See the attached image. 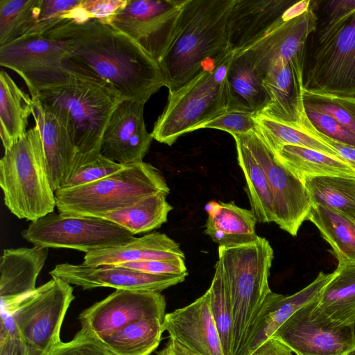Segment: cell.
<instances>
[{
    "instance_id": "681fc988",
    "label": "cell",
    "mask_w": 355,
    "mask_h": 355,
    "mask_svg": "<svg viewBox=\"0 0 355 355\" xmlns=\"http://www.w3.org/2000/svg\"><path fill=\"white\" fill-rule=\"evenodd\" d=\"M253 355H293L291 349L275 338L266 340Z\"/></svg>"
},
{
    "instance_id": "9c48e42d",
    "label": "cell",
    "mask_w": 355,
    "mask_h": 355,
    "mask_svg": "<svg viewBox=\"0 0 355 355\" xmlns=\"http://www.w3.org/2000/svg\"><path fill=\"white\" fill-rule=\"evenodd\" d=\"M304 89L355 96V11L322 37H309Z\"/></svg>"
},
{
    "instance_id": "7c38bea8",
    "label": "cell",
    "mask_w": 355,
    "mask_h": 355,
    "mask_svg": "<svg viewBox=\"0 0 355 355\" xmlns=\"http://www.w3.org/2000/svg\"><path fill=\"white\" fill-rule=\"evenodd\" d=\"M0 64L24 80L32 98L44 89L68 83L76 76L66 62L60 43L42 35L0 46Z\"/></svg>"
},
{
    "instance_id": "5b68a950",
    "label": "cell",
    "mask_w": 355,
    "mask_h": 355,
    "mask_svg": "<svg viewBox=\"0 0 355 355\" xmlns=\"http://www.w3.org/2000/svg\"><path fill=\"white\" fill-rule=\"evenodd\" d=\"M0 186L5 205L19 219L34 221L54 212L55 191L37 125L4 150L0 160Z\"/></svg>"
},
{
    "instance_id": "52a82bcc",
    "label": "cell",
    "mask_w": 355,
    "mask_h": 355,
    "mask_svg": "<svg viewBox=\"0 0 355 355\" xmlns=\"http://www.w3.org/2000/svg\"><path fill=\"white\" fill-rule=\"evenodd\" d=\"M160 192L170 193L164 177L156 167L141 162L90 184L58 189L55 197L60 214L99 217Z\"/></svg>"
},
{
    "instance_id": "816d5d0a",
    "label": "cell",
    "mask_w": 355,
    "mask_h": 355,
    "mask_svg": "<svg viewBox=\"0 0 355 355\" xmlns=\"http://www.w3.org/2000/svg\"><path fill=\"white\" fill-rule=\"evenodd\" d=\"M345 355H355V347H354L352 350H350Z\"/></svg>"
},
{
    "instance_id": "30bf717a",
    "label": "cell",
    "mask_w": 355,
    "mask_h": 355,
    "mask_svg": "<svg viewBox=\"0 0 355 355\" xmlns=\"http://www.w3.org/2000/svg\"><path fill=\"white\" fill-rule=\"evenodd\" d=\"M21 234L33 245L85 253L119 245L135 238L128 230L102 218L54 212L31 221Z\"/></svg>"
},
{
    "instance_id": "836d02e7",
    "label": "cell",
    "mask_w": 355,
    "mask_h": 355,
    "mask_svg": "<svg viewBox=\"0 0 355 355\" xmlns=\"http://www.w3.org/2000/svg\"><path fill=\"white\" fill-rule=\"evenodd\" d=\"M307 220L331 245L338 262L355 263V223L325 207L312 204Z\"/></svg>"
},
{
    "instance_id": "277c9868",
    "label": "cell",
    "mask_w": 355,
    "mask_h": 355,
    "mask_svg": "<svg viewBox=\"0 0 355 355\" xmlns=\"http://www.w3.org/2000/svg\"><path fill=\"white\" fill-rule=\"evenodd\" d=\"M232 311L233 336L231 355H248L257 326L272 293L268 278L274 258L269 241L218 247Z\"/></svg>"
},
{
    "instance_id": "d4e9b609",
    "label": "cell",
    "mask_w": 355,
    "mask_h": 355,
    "mask_svg": "<svg viewBox=\"0 0 355 355\" xmlns=\"http://www.w3.org/2000/svg\"><path fill=\"white\" fill-rule=\"evenodd\" d=\"M265 75L245 53H234L227 69V111L259 114L268 102Z\"/></svg>"
},
{
    "instance_id": "9a60e30c",
    "label": "cell",
    "mask_w": 355,
    "mask_h": 355,
    "mask_svg": "<svg viewBox=\"0 0 355 355\" xmlns=\"http://www.w3.org/2000/svg\"><path fill=\"white\" fill-rule=\"evenodd\" d=\"M166 300L159 292L117 289L79 315L81 328L97 338L144 318L163 321Z\"/></svg>"
},
{
    "instance_id": "7dc6e473",
    "label": "cell",
    "mask_w": 355,
    "mask_h": 355,
    "mask_svg": "<svg viewBox=\"0 0 355 355\" xmlns=\"http://www.w3.org/2000/svg\"><path fill=\"white\" fill-rule=\"evenodd\" d=\"M309 132L317 137L324 144L333 148L349 165L355 169V146L335 141L310 128Z\"/></svg>"
},
{
    "instance_id": "2e32d148",
    "label": "cell",
    "mask_w": 355,
    "mask_h": 355,
    "mask_svg": "<svg viewBox=\"0 0 355 355\" xmlns=\"http://www.w3.org/2000/svg\"><path fill=\"white\" fill-rule=\"evenodd\" d=\"M317 21L314 0L297 1L283 21L241 52L266 75L281 59L306 56L308 40L315 30Z\"/></svg>"
},
{
    "instance_id": "8fae6325",
    "label": "cell",
    "mask_w": 355,
    "mask_h": 355,
    "mask_svg": "<svg viewBox=\"0 0 355 355\" xmlns=\"http://www.w3.org/2000/svg\"><path fill=\"white\" fill-rule=\"evenodd\" d=\"M318 297L295 311L270 338L297 355H345L355 347L353 324L329 318L319 307Z\"/></svg>"
},
{
    "instance_id": "e575fe53",
    "label": "cell",
    "mask_w": 355,
    "mask_h": 355,
    "mask_svg": "<svg viewBox=\"0 0 355 355\" xmlns=\"http://www.w3.org/2000/svg\"><path fill=\"white\" fill-rule=\"evenodd\" d=\"M303 183L312 204L334 210L355 223V178L315 177Z\"/></svg>"
},
{
    "instance_id": "ffe728a7",
    "label": "cell",
    "mask_w": 355,
    "mask_h": 355,
    "mask_svg": "<svg viewBox=\"0 0 355 355\" xmlns=\"http://www.w3.org/2000/svg\"><path fill=\"white\" fill-rule=\"evenodd\" d=\"M169 338L191 355H224L207 291L191 304L165 315Z\"/></svg>"
},
{
    "instance_id": "7a4b0ae2",
    "label": "cell",
    "mask_w": 355,
    "mask_h": 355,
    "mask_svg": "<svg viewBox=\"0 0 355 355\" xmlns=\"http://www.w3.org/2000/svg\"><path fill=\"white\" fill-rule=\"evenodd\" d=\"M234 0H186L173 40L159 62L168 92L181 87L210 63L232 52L229 17Z\"/></svg>"
},
{
    "instance_id": "f5cc1de1",
    "label": "cell",
    "mask_w": 355,
    "mask_h": 355,
    "mask_svg": "<svg viewBox=\"0 0 355 355\" xmlns=\"http://www.w3.org/2000/svg\"><path fill=\"white\" fill-rule=\"evenodd\" d=\"M352 324H353V329H354V336H355V320Z\"/></svg>"
},
{
    "instance_id": "7402d4cb",
    "label": "cell",
    "mask_w": 355,
    "mask_h": 355,
    "mask_svg": "<svg viewBox=\"0 0 355 355\" xmlns=\"http://www.w3.org/2000/svg\"><path fill=\"white\" fill-rule=\"evenodd\" d=\"M48 254L49 248L35 245L3 250L0 259L1 307L15 304L36 288Z\"/></svg>"
},
{
    "instance_id": "60d3db41",
    "label": "cell",
    "mask_w": 355,
    "mask_h": 355,
    "mask_svg": "<svg viewBox=\"0 0 355 355\" xmlns=\"http://www.w3.org/2000/svg\"><path fill=\"white\" fill-rule=\"evenodd\" d=\"M128 3V0H80L67 15V20L78 23L98 19L109 24Z\"/></svg>"
},
{
    "instance_id": "4316f807",
    "label": "cell",
    "mask_w": 355,
    "mask_h": 355,
    "mask_svg": "<svg viewBox=\"0 0 355 355\" xmlns=\"http://www.w3.org/2000/svg\"><path fill=\"white\" fill-rule=\"evenodd\" d=\"M334 275V272L324 273L321 271L311 284L291 295L284 296L272 292L257 326L248 355H253L295 311L317 298Z\"/></svg>"
},
{
    "instance_id": "ac0fdd59",
    "label": "cell",
    "mask_w": 355,
    "mask_h": 355,
    "mask_svg": "<svg viewBox=\"0 0 355 355\" xmlns=\"http://www.w3.org/2000/svg\"><path fill=\"white\" fill-rule=\"evenodd\" d=\"M305 59H281L266 72L264 86L268 102L259 114L308 132L302 101Z\"/></svg>"
},
{
    "instance_id": "44dd1931",
    "label": "cell",
    "mask_w": 355,
    "mask_h": 355,
    "mask_svg": "<svg viewBox=\"0 0 355 355\" xmlns=\"http://www.w3.org/2000/svg\"><path fill=\"white\" fill-rule=\"evenodd\" d=\"M296 1L234 0L228 24L230 51L241 52L261 40L289 15Z\"/></svg>"
},
{
    "instance_id": "bcb514c9",
    "label": "cell",
    "mask_w": 355,
    "mask_h": 355,
    "mask_svg": "<svg viewBox=\"0 0 355 355\" xmlns=\"http://www.w3.org/2000/svg\"><path fill=\"white\" fill-rule=\"evenodd\" d=\"M119 265L150 274L173 275L188 272L185 259L132 261Z\"/></svg>"
},
{
    "instance_id": "f546056e",
    "label": "cell",
    "mask_w": 355,
    "mask_h": 355,
    "mask_svg": "<svg viewBox=\"0 0 355 355\" xmlns=\"http://www.w3.org/2000/svg\"><path fill=\"white\" fill-rule=\"evenodd\" d=\"M232 137L236 143L238 163L245 179L251 210L257 222H275L273 198L265 171L240 135Z\"/></svg>"
},
{
    "instance_id": "74e56055",
    "label": "cell",
    "mask_w": 355,
    "mask_h": 355,
    "mask_svg": "<svg viewBox=\"0 0 355 355\" xmlns=\"http://www.w3.org/2000/svg\"><path fill=\"white\" fill-rule=\"evenodd\" d=\"M210 306L218 332L224 355H231L233 336V319L229 291L219 260L209 288Z\"/></svg>"
},
{
    "instance_id": "d6986e66",
    "label": "cell",
    "mask_w": 355,
    "mask_h": 355,
    "mask_svg": "<svg viewBox=\"0 0 355 355\" xmlns=\"http://www.w3.org/2000/svg\"><path fill=\"white\" fill-rule=\"evenodd\" d=\"M146 102L123 99L114 110L104 132L101 153L122 165L144 162L153 139L146 128Z\"/></svg>"
},
{
    "instance_id": "c3c4849f",
    "label": "cell",
    "mask_w": 355,
    "mask_h": 355,
    "mask_svg": "<svg viewBox=\"0 0 355 355\" xmlns=\"http://www.w3.org/2000/svg\"><path fill=\"white\" fill-rule=\"evenodd\" d=\"M0 355H28L26 347L17 336L0 337Z\"/></svg>"
},
{
    "instance_id": "f35d334b",
    "label": "cell",
    "mask_w": 355,
    "mask_h": 355,
    "mask_svg": "<svg viewBox=\"0 0 355 355\" xmlns=\"http://www.w3.org/2000/svg\"><path fill=\"white\" fill-rule=\"evenodd\" d=\"M304 107L329 115L355 134V96L319 94L304 89Z\"/></svg>"
},
{
    "instance_id": "7bdbcfd3",
    "label": "cell",
    "mask_w": 355,
    "mask_h": 355,
    "mask_svg": "<svg viewBox=\"0 0 355 355\" xmlns=\"http://www.w3.org/2000/svg\"><path fill=\"white\" fill-rule=\"evenodd\" d=\"M310 128L342 144L355 146V134L328 114L304 107Z\"/></svg>"
},
{
    "instance_id": "6da1fadb",
    "label": "cell",
    "mask_w": 355,
    "mask_h": 355,
    "mask_svg": "<svg viewBox=\"0 0 355 355\" xmlns=\"http://www.w3.org/2000/svg\"><path fill=\"white\" fill-rule=\"evenodd\" d=\"M42 36L60 43L73 74L108 82L124 99L146 103L166 86L159 64L128 35L100 20L63 21Z\"/></svg>"
},
{
    "instance_id": "5bb4252c",
    "label": "cell",
    "mask_w": 355,
    "mask_h": 355,
    "mask_svg": "<svg viewBox=\"0 0 355 355\" xmlns=\"http://www.w3.org/2000/svg\"><path fill=\"white\" fill-rule=\"evenodd\" d=\"M239 135L265 171L273 198L274 223L291 235L297 236L312 206L304 183L277 159L255 130Z\"/></svg>"
},
{
    "instance_id": "cb8c5ba5",
    "label": "cell",
    "mask_w": 355,
    "mask_h": 355,
    "mask_svg": "<svg viewBox=\"0 0 355 355\" xmlns=\"http://www.w3.org/2000/svg\"><path fill=\"white\" fill-rule=\"evenodd\" d=\"M32 100V115L40 130L48 175L55 191L69 177L77 150L65 128L37 100Z\"/></svg>"
},
{
    "instance_id": "8992f818",
    "label": "cell",
    "mask_w": 355,
    "mask_h": 355,
    "mask_svg": "<svg viewBox=\"0 0 355 355\" xmlns=\"http://www.w3.org/2000/svg\"><path fill=\"white\" fill-rule=\"evenodd\" d=\"M234 52L210 63L175 91L155 123L153 139L171 146L182 135L201 127L227 111L226 76Z\"/></svg>"
},
{
    "instance_id": "484cf974",
    "label": "cell",
    "mask_w": 355,
    "mask_h": 355,
    "mask_svg": "<svg viewBox=\"0 0 355 355\" xmlns=\"http://www.w3.org/2000/svg\"><path fill=\"white\" fill-rule=\"evenodd\" d=\"M207 214L205 233L219 246L233 247L256 241L257 218L251 209L241 208L233 201H209L205 207Z\"/></svg>"
},
{
    "instance_id": "1f68e13d",
    "label": "cell",
    "mask_w": 355,
    "mask_h": 355,
    "mask_svg": "<svg viewBox=\"0 0 355 355\" xmlns=\"http://www.w3.org/2000/svg\"><path fill=\"white\" fill-rule=\"evenodd\" d=\"M162 323L156 318H144L98 339L114 355H150L161 341Z\"/></svg>"
},
{
    "instance_id": "ee69618b",
    "label": "cell",
    "mask_w": 355,
    "mask_h": 355,
    "mask_svg": "<svg viewBox=\"0 0 355 355\" xmlns=\"http://www.w3.org/2000/svg\"><path fill=\"white\" fill-rule=\"evenodd\" d=\"M48 355H114L84 329L68 342H60Z\"/></svg>"
},
{
    "instance_id": "4fadbf2b",
    "label": "cell",
    "mask_w": 355,
    "mask_h": 355,
    "mask_svg": "<svg viewBox=\"0 0 355 355\" xmlns=\"http://www.w3.org/2000/svg\"><path fill=\"white\" fill-rule=\"evenodd\" d=\"M186 0H128L108 24L128 35L158 64L168 49Z\"/></svg>"
},
{
    "instance_id": "f6af8a7d",
    "label": "cell",
    "mask_w": 355,
    "mask_h": 355,
    "mask_svg": "<svg viewBox=\"0 0 355 355\" xmlns=\"http://www.w3.org/2000/svg\"><path fill=\"white\" fill-rule=\"evenodd\" d=\"M254 115L238 111H227L203 125L201 128L224 130L234 135H243L255 130Z\"/></svg>"
},
{
    "instance_id": "3957f363",
    "label": "cell",
    "mask_w": 355,
    "mask_h": 355,
    "mask_svg": "<svg viewBox=\"0 0 355 355\" xmlns=\"http://www.w3.org/2000/svg\"><path fill=\"white\" fill-rule=\"evenodd\" d=\"M32 99L37 100L65 128L75 144L77 154L70 176L101 154L106 127L124 98L108 82L73 76L68 83L44 89Z\"/></svg>"
},
{
    "instance_id": "e0dca14e",
    "label": "cell",
    "mask_w": 355,
    "mask_h": 355,
    "mask_svg": "<svg viewBox=\"0 0 355 355\" xmlns=\"http://www.w3.org/2000/svg\"><path fill=\"white\" fill-rule=\"evenodd\" d=\"M69 284L84 290L110 287L121 290L161 292L184 281L188 272L157 275L138 271L121 265L88 266L85 264L62 263L49 272Z\"/></svg>"
},
{
    "instance_id": "f1b7e54d",
    "label": "cell",
    "mask_w": 355,
    "mask_h": 355,
    "mask_svg": "<svg viewBox=\"0 0 355 355\" xmlns=\"http://www.w3.org/2000/svg\"><path fill=\"white\" fill-rule=\"evenodd\" d=\"M273 153L302 182L308 178L323 176L355 178V169L347 162L313 149L284 145Z\"/></svg>"
},
{
    "instance_id": "4dcf8cb0",
    "label": "cell",
    "mask_w": 355,
    "mask_h": 355,
    "mask_svg": "<svg viewBox=\"0 0 355 355\" xmlns=\"http://www.w3.org/2000/svg\"><path fill=\"white\" fill-rule=\"evenodd\" d=\"M334 272L318 298V306L332 320L352 324L355 320V263L339 261Z\"/></svg>"
},
{
    "instance_id": "d6a6232c",
    "label": "cell",
    "mask_w": 355,
    "mask_h": 355,
    "mask_svg": "<svg viewBox=\"0 0 355 355\" xmlns=\"http://www.w3.org/2000/svg\"><path fill=\"white\" fill-rule=\"evenodd\" d=\"M168 193H157L121 209L99 216L128 230L133 235L159 228L168 220L173 207L166 201Z\"/></svg>"
},
{
    "instance_id": "b9f144b4",
    "label": "cell",
    "mask_w": 355,
    "mask_h": 355,
    "mask_svg": "<svg viewBox=\"0 0 355 355\" xmlns=\"http://www.w3.org/2000/svg\"><path fill=\"white\" fill-rule=\"evenodd\" d=\"M125 166L111 160L101 153L94 160L76 169L60 188H69L92 183L119 171Z\"/></svg>"
},
{
    "instance_id": "f907efd6",
    "label": "cell",
    "mask_w": 355,
    "mask_h": 355,
    "mask_svg": "<svg viewBox=\"0 0 355 355\" xmlns=\"http://www.w3.org/2000/svg\"><path fill=\"white\" fill-rule=\"evenodd\" d=\"M157 355H191L180 346H179L173 340L169 338L165 346L157 353Z\"/></svg>"
},
{
    "instance_id": "d590c367",
    "label": "cell",
    "mask_w": 355,
    "mask_h": 355,
    "mask_svg": "<svg viewBox=\"0 0 355 355\" xmlns=\"http://www.w3.org/2000/svg\"><path fill=\"white\" fill-rule=\"evenodd\" d=\"M254 119L255 130L272 152L284 145H293L313 149L342 159L333 148L309 132L260 114L255 116Z\"/></svg>"
},
{
    "instance_id": "ab89813d",
    "label": "cell",
    "mask_w": 355,
    "mask_h": 355,
    "mask_svg": "<svg viewBox=\"0 0 355 355\" xmlns=\"http://www.w3.org/2000/svg\"><path fill=\"white\" fill-rule=\"evenodd\" d=\"M314 6L318 21L311 39L322 37L355 11V0H314Z\"/></svg>"
},
{
    "instance_id": "ba28073f",
    "label": "cell",
    "mask_w": 355,
    "mask_h": 355,
    "mask_svg": "<svg viewBox=\"0 0 355 355\" xmlns=\"http://www.w3.org/2000/svg\"><path fill=\"white\" fill-rule=\"evenodd\" d=\"M73 292L71 284L51 276L15 304L1 307V322H13L28 355H48L62 341L60 330Z\"/></svg>"
},
{
    "instance_id": "83f0119b",
    "label": "cell",
    "mask_w": 355,
    "mask_h": 355,
    "mask_svg": "<svg viewBox=\"0 0 355 355\" xmlns=\"http://www.w3.org/2000/svg\"><path fill=\"white\" fill-rule=\"evenodd\" d=\"M33 114L31 96L21 89L8 73H0V136L4 150L26 133Z\"/></svg>"
},
{
    "instance_id": "603a6c76",
    "label": "cell",
    "mask_w": 355,
    "mask_h": 355,
    "mask_svg": "<svg viewBox=\"0 0 355 355\" xmlns=\"http://www.w3.org/2000/svg\"><path fill=\"white\" fill-rule=\"evenodd\" d=\"M177 259H185L179 243L165 234L153 232L119 245L87 252L83 263L88 266H98L132 261Z\"/></svg>"
},
{
    "instance_id": "8d00e7d4",
    "label": "cell",
    "mask_w": 355,
    "mask_h": 355,
    "mask_svg": "<svg viewBox=\"0 0 355 355\" xmlns=\"http://www.w3.org/2000/svg\"><path fill=\"white\" fill-rule=\"evenodd\" d=\"M42 0L0 1V46L33 35Z\"/></svg>"
}]
</instances>
